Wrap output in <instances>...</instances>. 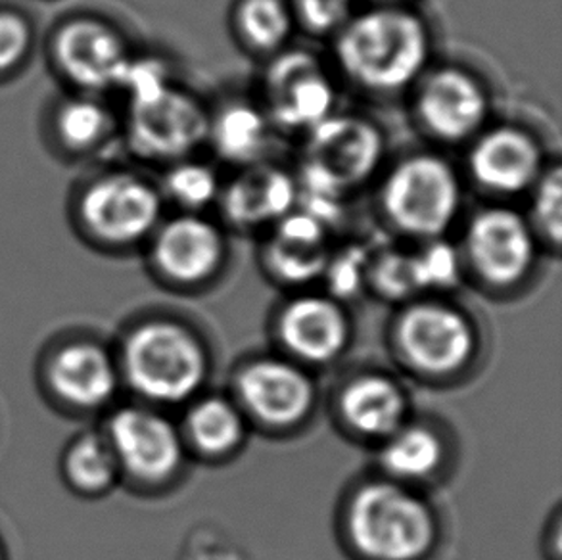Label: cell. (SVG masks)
<instances>
[{
	"instance_id": "cell-5",
	"label": "cell",
	"mask_w": 562,
	"mask_h": 560,
	"mask_svg": "<svg viewBox=\"0 0 562 560\" xmlns=\"http://www.w3.org/2000/svg\"><path fill=\"white\" fill-rule=\"evenodd\" d=\"M335 79L327 64L305 48L286 46L269 56L261 76V100L273 127L305 135L336 112Z\"/></svg>"
},
{
	"instance_id": "cell-17",
	"label": "cell",
	"mask_w": 562,
	"mask_h": 560,
	"mask_svg": "<svg viewBox=\"0 0 562 560\" xmlns=\"http://www.w3.org/2000/svg\"><path fill=\"white\" fill-rule=\"evenodd\" d=\"M61 68L89 89L117 87L131 56L114 31L97 22L69 23L56 41Z\"/></svg>"
},
{
	"instance_id": "cell-25",
	"label": "cell",
	"mask_w": 562,
	"mask_h": 560,
	"mask_svg": "<svg viewBox=\"0 0 562 560\" xmlns=\"http://www.w3.org/2000/svg\"><path fill=\"white\" fill-rule=\"evenodd\" d=\"M221 187L223 181L215 167L194 156L169 164L164 179L166 197L190 213H204L210 205L217 204Z\"/></svg>"
},
{
	"instance_id": "cell-11",
	"label": "cell",
	"mask_w": 562,
	"mask_h": 560,
	"mask_svg": "<svg viewBox=\"0 0 562 560\" xmlns=\"http://www.w3.org/2000/svg\"><path fill=\"white\" fill-rule=\"evenodd\" d=\"M160 190L137 175H110L94 182L83 200V220L112 244H133L154 235L161 223Z\"/></svg>"
},
{
	"instance_id": "cell-6",
	"label": "cell",
	"mask_w": 562,
	"mask_h": 560,
	"mask_svg": "<svg viewBox=\"0 0 562 560\" xmlns=\"http://www.w3.org/2000/svg\"><path fill=\"white\" fill-rule=\"evenodd\" d=\"M123 359L133 388L156 402H181L205 374L202 346L187 328L168 321H154L131 334Z\"/></svg>"
},
{
	"instance_id": "cell-24",
	"label": "cell",
	"mask_w": 562,
	"mask_h": 560,
	"mask_svg": "<svg viewBox=\"0 0 562 560\" xmlns=\"http://www.w3.org/2000/svg\"><path fill=\"white\" fill-rule=\"evenodd\" d=\"M440 461V439L423 426L397 428L394 434H390L382 451V462L395 477H428Z\"/></svg>"
},
{
	"instance_id": "cell-32",
	"label": "cell",
	"mask_w": 562,
	"mask_h": 560,
	"mask_svg": "<svg viewBox=\"0 0 562 560\" xmlns=\"http://www.w3.org/2000/svg\"><path fill=\"white\" fill-rule=\"evenodd\" d=\"M369 279L373 280L380 292L394 298L409 294L418 290L415 254L405 251H379L369 264Z\"/></svg>"
},
{
	"instance_id": "cell-15",
	"label": "cell",
	"mask_w": 562,
	"mask_h": 560,
	"mask_svg": "<svg viewBox=\"0 0 562 560\" xmlns=\"http://www.w3.org/2000/svg\"><path fill=\"white\" fill-rule=\"evenodd\" d=\"M115 459L143 480L173 474L181 462V441L166 418L145 410H123L110 423Z\"/></svg>"
},
{
	"instance_id": "cell-8",
	"label": "cell",
	"mask_w": 562,
	"mask_h": 560,
	"mask_svg": "<svg viewBox=\"0 0 562 560\" xmlns=\"http://www.w3.org/2000/svg\"><path fill=\"white\" fill-rule=\"evenodd\" d=\"M540 240L526 213L492 204L472 213L463 235V256L486 284L510 288L532 273Z\"/></svg>"
},
{
	"instance_id": "cell-20",
	"label": "cell",
	"mask_w": 562,
	"mask_h": 560,
	"mask_svg": "<svg viewBox=\"0 0 562 560\" xmlns=\"http://www.w3.org/2000/svg\"><path fill=\"white\" fill-rule=\"evenodd\" d=\"M282 338L296 356L307 361H328L348 340L342 310L325 295H302L289 303L281 318Z\"/></svg>"
},
{
	"instance_id": "cell-4",
	"label": "cell",
	"mask_w": 562,
	"mask_h": 560,
	"mask_svg": "<svg viewBox=\"0 0 562 560\" xmlns=\"http://www.w3.org/2000/svg\"><path fill=\"white\" fill-rule=\"evenodd\" d=\"M353 544L374 560H417L434 541L430 508L400 485H366L348 515Z\"/></svg>"
},
{
	"instance_id": "cell-3",
	"label": "cell",
	"mask_w": 562,
	"mask_h": 560,
	"mask_svg": "<svg viewBox=\"0 0 562 560\" xmlns=\"http://www.w3.org/2000/svg\"><path fill=\"white\" fill-rule=\"evenodd\" d=\"M463 197V179L449 159L413 152L382 177L379 205L395 233L426 243L448 235L461 215Z\"/></svg>"
},
{
	"instance_id": "cell-7",
	"label": "cell",
	"mask_w": 562,
	"mask_h": 560,
	"mask_svg": "<svg viewBox=\"0 0 562 560\" xmlns=\"http://www.w3.org/2000/svg\"><path fill=\"white\" fill-rule=\"evenodd\" d=\"M413 91V112L426 137L469 144L490 125L492 97L482 77L457 64L430 66Z\"/></svg>"
},
{
	"instance_id": "cell-34",
	"label": "cell",
	"mask_w": 562,
	"mask_h": 560,
	"mask_svg": "<svg viewBox=\"0 0 562 560\" xmlns=\"http://www.w3.org/2000/svg\"><path fill=\"white\" fill-rule=\"evenodd\" d=\"M371 254L367 248L350 246L338 254H330L325 277L338 295H351L369 279Z\"/></svg>"
},
{
	"instance_id": "cell-35",
	"label": "cell",
	"mask_w": 562,
	"mask_h": 560,
	"mask_svg": "<svg viewBox=\"0 0 562 560\" xmlns=\"http://www.w3.org/2000/svg\"><path fill=\"white\" fill-rule=\"evenodd\" d=\"M30 43L25 23L12 14H0V71L10 69L22 60Z\"/></svg>"
},
{
	"instance_id": "cell-29",
	"label": "cell",
	"mask_w": 562,
	"mask_h": 560,
	"mask_svg": "<svg viewBox=\"0 0 562 560\" xmlns=\"http://www.w3.org/2000/svg\"><path fill=\"white\" fill-rule=\"evenodd\" d=\"M296 27L312 37H335L351 15L356 0H290Z\"/></svg>"
},
{
	"instance_id": "cell-1",
	"label": "cell",
	"mask_w": 562,
	"mask_h": 560,
	"mask_svg": "<svg viewBox=\"0 0 562 560\" xmlns=\"http://www.w3.org/2000/svg\"><path fill=\"white\" fill-rule=\"evenodd\" d=\"M333 41L338 71L373 94L409 91L432 66V30L409 4L356 12Z\"/></svg>"
},
{
	"instance_id": "cell-2",
	"label": "cell",
	"mask_w": 562,
	"mask_h": 560,
	"mask_svg": "<svg viewBox=\"0 0 562 560\" xmlns=\"http://www.w3.org/2000/svg\"><path fill=\"white\" fill-rule=\"evenodd\" d=\"M384 154V135L373 120L342 112L328 115L302 135L300 198L342 205L379 175Z\"/></svg>"
},
{
	"instance_id": "cell-18",
	"label": "cell",
	"mask_w": 562,
	"mask_h": 560,
	"mask_svg": "<svg viewBox=\"0 0 562 560\" xmlns=\"http://www.w3.org/2000/svg\"><path fill=\"white\" fill-rule=\"evenodd\" d=\"M238 390L246 407L274 426H289L304 418L313 390L304 372L282 361H258L244 369Z\"/></svg>"
},
{
	"instance_id": "cell-36",
	"label": "cell",
	"mask_w": 562,
	"mask_h": 560,
	"mask_svg": "<svg viewBox=\"0 0 562 560\" xmlns=\"http://www.w3.org/2000/svg\"><path fill=\"white\" fill-rule=\"evenodd\" d=\"M374 4H409V0H373Z\"/></svg>"
},
{
	"instance_id": "cell-31",
	"label": "cell",
	"mask_w": 562,
	"mask_h": 560,
	"mask_svg": "<svg viewBox=\"0 0 562 560\" xmlns=\"http://www.w3.org/2000/svg\"><path fill=\"white\" fill-rule=\"evenodd\" d=\"M110 125V115L106 110L92 102V100H74L61 108L60 127L61 137L66 143L77 148L99 143L106 135Z\"/></svg>"
},
{
	"instance_id": "cell-9",
	"label": "cell",
	"mask_w": 562,
	"mask_h": 560,
	"mask_svg": "<svg viewBox=\"0 0 562 560\" xmlns=\"http://www.w3.org/2000/svg\"><path fill=\"white\" fill-rule=\"evenodd\" d=\"M210 108L196 94L171 85L153 99L131 102L130 141L143 158L176 164L207 141Z\"/></svg>"
},
{
	"instance_id": "cell-28",
	"label": "cell",
	"mask_w": 562,
	"mask_h": 560,
	"mask_svg": "<svg viewBox=\"0 0 562 560\" xmlns=\"http://www.w3.org/2000/svg\"><path fill=\"white\" fill-rule=\"evenodd\" d=\"M528 197L530 212L526 213V217L538 240L559 248L562 240V173L557 161H549L548 169L533 184Z\"/></svg>"
},
{
	"instance_id": "cell-30",
	"label": "cell",
	"mask_w": 562,
	"mask_h": 560,
	"mask_svg": "<svg viewBox=\"0 0 562 560\" xmlns=\"http://www.w3.org/2000/svg\"><path fill=\"white\" fill-rule=\"evenodd\" d=\"M415 267L418 287H453L461 275V254L446 240V236L434 238L423 243V248L415 254Z\"/></svg>"
},
{
	"instance_id": "cell-21",
	"label": "cell",
	"mask_w": 562,
	"mask_h": 560,
	"mask_svg": "<svg viewBox=\"0 0 562 560\" xmlns=\"http://www.w3.org/2000/svg\"><path fill=\"white\" fill-rule=\"evenodd\" d=\"M48 377L54 392L81 410L104 405L117 384L112 359L92 344H71L60 349L54 356Z\"/></svg>"
},
{
	"instance_id": "cell-16",
	"label": "cell",
	"mask_w": 562,
	"mask_h": 560,
	"mask_svg": "<svg viewBox=\"0 0 562 560\" xmlns=\"http://www.w3.org/2000/svg\"><path fill=\"white\" fill-rule=\"evenodd\" d=\"M267 231L263 258L271 273L294 284L310 282L325 273L333 254V227L327 221L296 205V210Z\"/></svg>"
},
{
	"instance_id": "cell-14",
	"label": "cell",
	"mask_w": 562,
	"mask_h": 560,
	"mask_svg": "<svg viewBox=\"0 0 562 560\" xmlns=\"http://www.w3.org/2000/svg\"><path fill=\"white\" fill-rule=\"evenodd\" d=\"M400 341L411 363L428 372H451L469 361L474 336L469 321L441 303H417L400 321Z\"/></svg>"
},
{
	"instance_id": "cell-23",
	"label": "cell",
	"mask_w": 562,
	"mask_h": 560,
	"mask_svg": "<svg viewBox=\"0 0 562 560\" xmlns=\"http://www.w3.org/2000/svg\"><path fill=\"white\" fill-rule=\"evenodd\" d=\"M231 22L238 43L267 58L284 51L296 31L290 0H236Z\"/></svg>"
},
{
	"instance_id": "cell-26",
	"label": "cell",
	"mask_w": 562,
	"mask_h": 560,
	"mask_svg": "<svg viewBox=\"0 0 562 560\" xmlns=\"http://www.w3.org/2000/svg\"><path fill=\"white\" fill-rule=\"evenodd\" d=\"M64 467L77 490L102 492L114 482L117 459L110 441L89 434L69 447Z\"/></svg>"
},
{
	"instance_id": "cell-27",
	"label": "cell",
	"mask_w": 562,
	"mask_h": 560,
	"mask_svg": "<svg viewBox=\"0 0 562 560\" xmlns=\"http://www.w3.org/2000/svg\"><path fill=\"white\" fill-rule=\"evenodd\" d=\"M192 438L205 453L220 455L243 438V421L238 411L220 397L198 403L189 417Z\"/></svg>"
},
{
	"instance_id": "cell-12",
	"label": "cell",
	"mask_w": 562,
	"mask_h": 560,
	"mask_svg": "<svg viewBox=\"0 0 562 560\" xmlns=\"http://www.w3.org/2000/svg\"><path fill=\"white\" fill-rule=\"evenodd\" d=\"M300 184L296 173L263 159L240 167L231 181H223L220 205L227 227L258 231L273 227L277 221L296 210Z\"/></svg>"
},
{
	"instance_id": "cell-19",
	"label": "cell",
	"mask_w": 562,
	"mask_h": 560,
	"mask_svg": "<svg viewBox=\"0 0 562 560\" xmlns=\"http://www.w3.org/2000/svg\"><path fill=\"white\" fill-rule=\"evenodd\" d=\"M277 130L259 102L233 99L210 110L205 144L228 166L246 167L269 159Z\"/></svg>"
},
{
	"instance_id": "cell-13",
	"label": "cell",
	"mask_w": 562,
	"mask_h": 560,
	"mask_svg": "<svg viewBox=\"0 0 562 560\" xmlns=\"http://www.w3.org/2000/svg\"><path fill=\"white\" fill-rule=\"evenodd\" d=\"M227 238L220 223L204 213L181 212L154 231L153 258L168 279L200 284L220 271Z\"/></svg>"
},
{
	"instance_id": "cell-22",
	"label": "cell",
	"mask_w": 562,
	"mask_h": 560,
	"mask_svg": "<svg viewBox=\"0 0 562 560\" xmlns=\"http://www.w3.org/2000/svg\"><path fill=\"white\" fill-rule=\"evenodd\" d=\"M346 421L367 436H390L402 428L405 400L400 388L382 377L351 382L342 395Z\"/></svg>"
},
{
	"instance_id": "cell-33",
	"label": "cell",
	"mask_w": 562,
	"mask_h": 560,
	"mask_svg": "<svg viewBox=\"0 0 562 560\" xmlns=\"http://www.w3.org/2000/svg\"><path fill=\"white\" fill-rule=\"evenodd\" d=\"M173 83L171 69L160 58H130L117 87L127 91L131 102H140L153 99Z\"/></svg>"
},
{
	"instance_id": "cell-10",
	"label": "cell",
	"mask_w": 562,
	"mask_h": 560,
	"mask_svg": "<svg viewBox=\"0 0 562 560\" xmlns=\"http://www.w3.org/2000/svg\"><path fill=\"white\" fill-rule=\"evenodd\" d=\"M548 166L540 138L517 123L487 125L472 138L467 152L471 181L495 198L528 194Z\"/></svg>"
}]
</instances>
